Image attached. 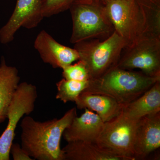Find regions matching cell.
I'll use <instances>...</instances> for the list:
<instances>
[{"mask_svg": "<svg viewBox=\"0 0 160 160\" xmlns=\"http://www.w3.org/2000/svg\"><path fill=\"white\" fill-rule=\"evenodd\" d=\"M66 66L62 69L63 78L78 81H89L90 80L89 72L82 61Z\"/></svg>", "mask_w": 160, "mask_h": 160, "instance_id": "obj_19", "label": "cell"}, {"mask_svg": "<svg viewBox=\"0 0 160 160\" xmlns=\"http://www.w3.org/2000/svg\"><path fill=\"white\" fill-rule=\"evenodd\" d=\"M77 116L71 108L62 117L45 122L26 115L21 122V146L33 160H64L60 142L65 129Z\"/></svg>", "mask_w": 160, "mask_h": 160, "instance_id": "obj_1", "label": "cell"}, {"mask_svg": "<svg viewBox=\"0 0 160 160\" xmlns=\"http://www.w3.org/2000/svg\"><path fill=\"white\" fill-rule=\"evenodd\" d=\"M10 154L14 160H33L18 143H12V144L10 149Z\"/></svg>", "mask_w": 160, "mask_h": 160, "instance_id": "obj_21", "label": "cell"}, {"mask_svg": "<svg viewBox=\"0 0 160 160\" xmlns=\"http://www.w3.org/2000/svg\"><path fill=\"white\" fill-rule=\"evenodd\" d=\"M77 108L96 112L104 123L119 115L125 106L106 95L83 91L76 100Z\"/></svg>", "mask_w": 160, "mask_h": 160, "instance_id": "obj_13", "label": "cell"}, {"mask_svg": "<svg viewBox=\"0 0 160 160\" xmlns=\"http://www.w3.org/2000/svg\"><path fill=\"white\" fill-rule=\"evenodd\" d=\"M111 0H77V2L81 3H91L93 2L105 3Z\"/></svg>", "mask_w": 160, "mask_h": 160, "instance_id": "obj_22", "label": "cell"}, {"mask_svg": "<svg viewBox=\"0 0 160 160\" xmlns=\"http://www.w3.org/2000/svg\"><path fill=\"white\" fill-rule=\"evenodd\" d=\"M89 81L62 79L56 84L57 93L56 98L64 103L75 102L80 94L88 87Z\"/></svg>", "mask_w": 160, "mask_h": 160, "instance_id": "obj_18", "label": "cell"}, {"mask_svg": "<svg viewBox=\"0 0 160 160\" xmlns=\"http://www.w3.org/2000/svg\"><path fill=\"white\" fill-rule=\"evenodd\" d=\"M103 3L114 31L125 40L126 47L144 36V19L136 0H111Z\"/></svg>", "mask_w": 160, "mask_h": 160, "instance_id": "obj_6", "label": "cell"}, {"mask_svg": "<svg viewBox=\"0 0 160 160\" xmlns=\"http://www.w3.org/2000/svg\"><path fill=\"white\" fill-rule=\"evenodd\" d=\"M160 80L143 72L121 69L117 66L98 78L89 80L84 91L106 95L126 106L140 97Z\"/></svg>", "mask_w": 160, "mask_h": 160, "instance_id": "obj_2", "label": "cell"}, {"mask_svg": "<svg viewBox=\"0 0 160 160\" xmlns=\"http://www.w3.org/2000/svg\"><path fill=\"white\" fill-rule=\"evenodd\" d=\"M104 122L97 113L88 109L77 116L64 130L63 137L67 142L85 141L96 143Z\"/></svg>", "mask_w": 160, "mask_h": 160, "instance_id": "obj_12", "label": "cell"}, {"mask_svg": "<svg viewBox=\"0 0 160 160\" xmlns=\"http://www.w3.org/2000/svg\"><path fill=\"white\" fill-rule=\"evenodd\" d=\"M77 0H43L42 11L44 18H49L69 9Z\"/></svg>", "mask_w": 160, "mask_h": 160, "instance_id": "obj_20", "label": "cell"}, {"mask_svg": "<svg viewBox=\"0 0 160 160\" xmlns=\"http://www.w3.org/2000/svg\"><path fill=\"white\" fill-rule=\"evenodd\" d=\"M20 81L16 67L7 65L2 57L0 64V124L7 119L8 108Z\"/></svg>", "mask_w": 160, "mask_h": 160, "instance_id": "obj_15", "label": "cell"}, {"mask_svg": "<svg viewBox=\"0 0 160 160\" xmlns=\"http://www.w3.org/2000/svg\"><path fill=\"white\" fill-rule=\"evenodd\" d=\"M160 112L148 115L138 121L133 151L135 159L145 158L160 148Z\"/></svg>", "mask_w": 160, "mask_h": 160, "instance_id": "obj_11", "label": "cell"}, {"mask_svg": "<svg viewBox=\"0 0 160 160\" xmlns=\"http://www.w3.org/2000/svg\"><path fill=\"white\" fill-rule=\"evenodd\" d=\"M69 10L72 24L70 42L72 44L88 40H105L115 31L103 3L75 2Z\"/></svg>", "mask_w": 160, "mask_h": 160, "instance_id": "obj_4", "label": "cell"}, {"mask_svg": "<svg viewBox=\"0 0 160 160\" xmlns=\"http://www.w3.org/2000/svg\"><path fill=\"white\" fill-rule=\"evenodd\" d=\"M38 98L36 86L30 83H20L7 112L8 122L0 136V160L10 159V149L15 137V130L20 120L29 115L34 109Z\"/></svg>", "mask_w": 160, "mask_h": 160, "instance_id": "obj_7", "label": "cell"}, {"mask_svg": "<svg viewBox=\"0 0 160 160\" xmlns=\"http://www.w3.org/2000/svg\"><path fill=\"white\" fill-rule=\"evenodd\" d=\"M142 14L144 36L160 39V0H136Z\"/></svg>", "mask_w": 160, "mask_h": 160, "instance_id": "obj_17", "label": "cell"}, {"mask_svg": "<svg viewBox=\"0 0 160 160\" xmlns=\"http://www.w3.org/2000/svg\"><path fill=\"white\" fill-rule=\"evenodd\" d=\"M125 49L117 67L126 70L140 69L148 76L160 78V39L143 36Z\"/></svg>", "mask_w": 160, "mask_h": 160, "instance_id": "obj_8", "label": "cell"}, {"mask_svg": "<svg viewBox=\"0 0 160 160\" xmlns=\"http://www.w3.org/2000/svg\"><path fill=\"white\" fill-rule=\"evenodd\" d=\"M42 2L43 0H17L11 17L0 29L1 42H11L21 28L30 29L37 27L44 18Z\"/></svg>", "mask_w": 160, "mask_h": 160, "instance_id": "obj_9", "label": "cell"}, {"mask_svg": "<svg viewBox=\"0 0 160 160\" xmlns=\"http://www.w3.org/2000/svg\"><path fill=\"white\" fill-rule=\"evenodd\" d=\"M123 111L136 120L160 112V80L140 97L126 105Z\"/></svg>", "mask_w": 160, "mask_h": 160, "instance_id": "obj_16", "label": "cell"}, {"mask_svg": "<svg viewBox=\"0 0 160 160\" xmlns=\"http://www.w3.org/2000/svg\"><path fill=\"white\" fill-rule=\"evenodd\" d=\"M62 150L64 160H123L92 142H68Z\"/></svg>", "mask_w": 160, "mask_h": 160, "instance_id": "obj_14", "label": "cell"}, {"mask_svg": "<svg viewBox=\"0 0 160 160\" xmlns=\"http://www.w3.org/2000/svg\"><path fill=\"white\" fill-rule=\"evenodd\" d=\"M74 45L79 60L86 65L90 80L100 77L117 66L123 49L127 46L125 40L115 31L105 40H86Z\"/></svg>", "mask_w": 160, "mask_h": 160, "instance_id": "obj_3", "label": "cell"}, {"mask_svg": "<svg viewBox=\"0 0 160 160\" xmlns=\"http://www.w3.org/2000/svg\"><path fill=\"white\" fill-rule=\"evenodd\" d=\"M138 120L122 112L117 117L104 123L96 144L123 160H135L133 146Z\"/></svg>", "mask_w": 160, "mask_h": 160, "instance_id": "obj_5", "label": "cell"}, {"mask_svg": "<svg viewBox=\"0 0 160 160\" xmlns=\"http://www.w3.org/2000/svg\"><path fill=\"white\" fill-rule=\"evenodd\" d=\"M35 49L44 63L52 68L62 69L79 60L78 53L75 49L58 42L51 35L42 30L37 36Z\"/></svg>", "mask_w": 160, "mask_h": 160, "instance_id": "obj_10", "label": "cell"}]
</instances>
